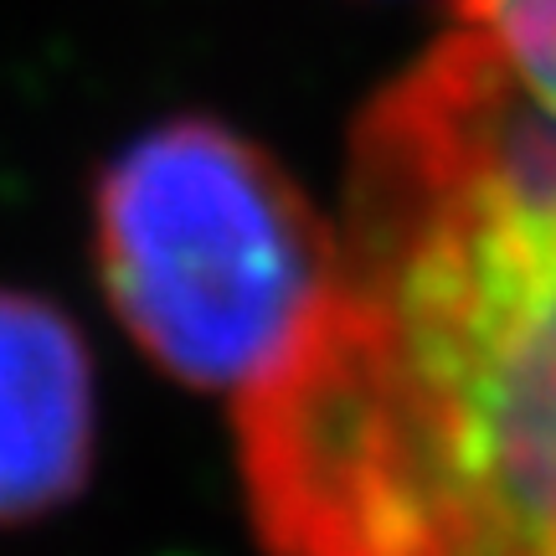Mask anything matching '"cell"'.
<instances>
[{
  "label": "cell",
  "instance_id": "6da1fadb",
  "mask_svg": "<svg viewBox=\"0 0 556 556\" xmlns=\"http://www.w3.org/2000/svg\"><path fill=\"white\" fill-rule=\"evenodd\" d=\"M238 443L274 556H556V124L479 31L356 124L330 289Z\"/></svg>",
  "mask_w": 556,
  "mask_h": 556
},
{
  "label": "cell",
  "instance_id": "7a4b0ae2",
  "mask_svg": "<svg viewBox=\"0 0 556 556\" xmlns=\"http://www.w3.org/2000/svg\"><path fill=\"white\" fill-rule=\"evenodd\" d=\"M99 263L119 319L165 371L242 397L309 330L336 232L258 144L170 124L103 180Z\"/></svg>",
  "mask_w": 556,
  "mask_h": 556
},
{
  "label": "cell",
  "instance_id": "3957f363",
  "mask_svg": "<svg viewBox=\"0 0 556 556\" xmlns=\"http://www.w3.org/2000/svg\"><path fill=\"white\" fill-rule=\"evenodd\" d=\"M93 443V371L78 330L0 289V520L73 495Z\"/></svg>",
  "mask_w": 556,
  "mask_h": 556
},
{
  "label": "cell",
  "instance_id": "277c9868",
  "mask_svg": "<svg viewBox=\"0 0 556 556\" xmlns=\"http://www.w3.org/2000/svg\"><path fill=\"white\" fill-rule=\"evenodd\" d=\"M454 11L495 47L516 83L556 124V0H454Z\"/></svg>",
  "mask_w": 556,
  "mask_h": 556
}]
</instances>
